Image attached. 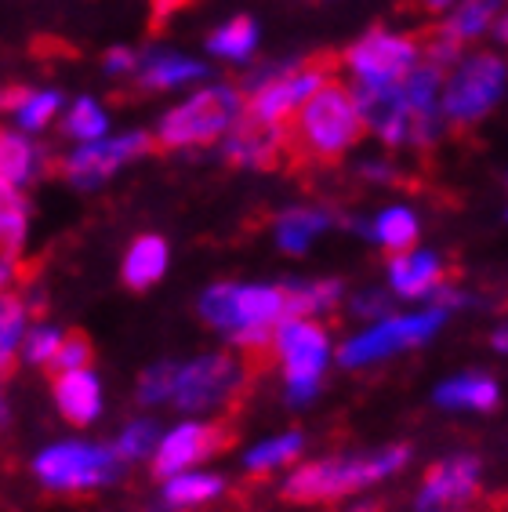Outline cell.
Segmentation results:
<instances>
[{
    "mask_svg": "<svg viewBox=\"0 0 508 512\" xmlns=\"http://www.w3.org/2000/svg\"><path fill=\"white\" fill-rule=\"evenodd\" d=\"M367 135L360 109L352 91L342 80L331 77L305 99L298 117H287L280 124L284 138V168L291 171H327L338 168L360 138Z\"/></svg>",
    "mask_w": 508,
    "mask_h": 512,
    "instance_id": "obj_1",
    "label": "cell"
},
{
    "mask_svg": "<svg viewBox=\"0 0 508 512\" xmlns=\"http://www.w3.org/2000/svg\"><path fill=\"white\" fill-rule=\"evenodd\" d=\"M338 66H342V55H338V51H316V55H309V59H302V62H284V66L258 69V73L247 80L254 88V95L240 117L251 120V124L280 128L294 113V106L309 99L323 80H331L334 73H338Z\"/></svg>",
    "mask_w": 508,
    "mask_h": 512,
    "instance_id": "obj_2",
    "label": "cell"
},
{
    "mask_svg": "<svg viewBox=\"0 0 508 512\" xmlns=\"http://www.w3.org/2000/svg\"><path fill=\"white\" fill-rule=\"evenodd\" d=\"M403 462H407V447L400 444L378 454H363V458H331V462L302 465L298 473L287 476L280 498L291 505H331L381 476L396 473Z\"/></svg>",
    "mask_w": 508,
    "mask_h": 512,
    "instance_id": "obj_3",
    "label": "cell"
},
{
    "mask_svg": "<svg viewBox=\"0 0 508 512\" xmlns=\"http://www.w3.org/2000/svg\"><path fill=\"white\" fill-rule=\"evenodd\" d=\"M240 113H244V95L236 88L196 91L193 99L182 102V106L171 109V113L160 120V131H157V138H153V153L218 142V138L240 120Z\"/></svg>",
    "mask_w": 508,
    "mask_h": 512,
    "instance_id": "obj_4",
    "label": "cell"
},
{
    "mask_svg": "<svg viewBox=\"0 0 508 512\" xmlns=\"http://www.w3.org/2000/svg\"><path fill=\"white\" fill-rule=\"evenodd\" d=\"M254 378L244 371V364H236L233 353H215L200 356L193 364L178 367L175 378V404L186 411H204L211 404H225L229 414H240V407L251 400Z\"/></svg>",
    "mask_w": 508,
    "mask_h": 512,
    "instance_id": "obj_5",
    "label": "cell"
},
{
    "mask_svg": "<svg viewBox=\"0 0 508 512\" xmlns=\"http://www.w3.org/2000/svg\"><path fill=\"white\" fill-rule=\"evenodd\" d=\"M505 88V62L494 51H476L472 59L458 62L454 77L447 80V95H443V109L450 128L465 135V131L483 120L494 109V102L501 99Z\"/></svg>",
    "mask_w": 508,
    "mask_h": 512,
    "instance_id": "obj_6",
    "label": "cell"
},
{
    "mask_svg": "<svg viewBox=\"0 0 508 512\" xmlns=\"http://www.w3.org/2000/svg\"><path fill=\"white\" fill-rule=\"evenodd\" d=\"M120 458L113 447H84V444H59L37 458V476L48 491L77 494L95 491L102 483L117 480Z\"/></svg>",
    "mask_w": 508,
    "mask_h": 512,
    "instance_id": "obj_7",
    "label": "cell"
},
{
    "mask_svg": "<svg viewBox=\"0 0 508 512\" xmlns=\"http://www.w3.org/2000/svg\"><path fill=\"white\" fill-rule=\"evenodd\" d=\"M342 62H349L363 88H385V84H400L411 73L418 62V44L414 37H392L385 30H371L345 51Z\"/></svg>",
    "mask_w": 508,
    "mask_h": 512,
    "instance_id": "obj_8",
    "label": "cell"
},
{
    "mask_svg": "<svg viewBox=\"0 0 508 512\" xmlns=\"http://www.w3.org/2000/svg\"><path fill=\"white\" fill-rule=\"evenodd\" d=\"M236 418L225 414L211 425H178L175 433L164 436L157 458H153V476L157 480H171V476H182V469L196 465L207 454H222L236 444Z\"/></svg>",
    "mask_w": 508,
    "mask_h": 512,
    "instance_id": "obj_9",
    "label": "cell"
},
{
    "mask_svg": "<svg viewBox=\"0 0 508 512\" xmlns=\"http://www.w3.org/2000/svg\"><path fill=\"white\" fill-rule=\"evenodd\" d=\"M440 324H443V309H429V313H421V316H392V320H385L381 327L360 335L356 342L342 345L338 360H342L345 367H363V364H371V360H381V356L421 345L425 338L436 335Z\"/></svg>",
    "mask_w": 508,
    "mask_h": 512,
    "instance_id": "obj_10",
    "label": "cell"
},
{
    "mask_svg": "<svg viewBox=\"0 0 508 512\" xmlns=\"http://www.w3.org/2000/svg\"><path fill=\"white\" fill-rule=\"evenodd\" d=\"M479 498V462L472 454H458L436 462L421 480L418 512H469Z\"/></svg>",
    "mask_w": 508,
    "mask_h": 512,
    "instance_id": "obj_11",
    "label": "cell"
},
{
    "mask_svg": "<svg viewBox=\"0 0 508 512\" xmlns=\"http://www.w3.org/2000/svg\"><path fill=\"white\" fill-rule=\"evenodd\" d=\"M276 356L287 367V382H320L327 360V331L313 320H280L273 327Z\"/></svg>",
    "mask_w": 508,
    "mask_h": 512,
    "instance_id": "obj_12",
    "label": "cell"
},
{
    "mask_svg": "<svg viewBox=\"0 0 508 512\" xmlns=\"http://www.w3.org/2000/svg\"><path fill=\"white\" fill-rule=\"evenodd\" d=\"M138 153H153V135H124L113 142H88L80 146L66 164H55V171H62L66 178H73L77 186H95L102 178H109L124 160L138 157Z\"/></svg>",
    "mask_w": 508,
    "mask_h": 512,
    "instance_id": "obj_13",
    "label": "cell"
},
{
    "mask_svg": "<svg viewBox=\"0 0 508 512\" xmlns=\"http://www.w3.org/2000/svg\"><path fill=\"white\" fill-rule=\"evenodd\" d=\"M222 157L233 168L280 171L284 168V138H280V128L251 124V120L240 117L229 128V138L222 142Z\"/></svg>",
    "mask_w": 508,
    "mask_h": 512,
    "instance_id": "obj_14",
    "label": "cell"
},
{
    "mask_svg": "<svg viewBox=\"0 0 508 512\" xmlns=\"http://www.w3.org/2000/svg\"><path fill=\"white\" fill-rule=\"evenodd\" d=\"M51 389H55V404H59L62 418L69 425H91L98 414V400H102V389H98V378L91 371H69V375L51 378Z\"/></svg>",
    "mask_w": 508,
    "mask_h": 512,
    "instance_id": "obj_15",
    "label": "cell"
},
{
    "mask_svg": "<svg viewBox=\"0 0 508 512\" xmlns=\"http://www.w3.org/2000/svg\"><path fill=\"white\" fill-rule=\"evenodd\" d=\"M392 287H396V295L403 298H421L429 295L432 287H440L447 280V269L440 266V258L436 255H396L392 258Z\"/></svg>",
    "mask_w": 508,
    "mask_h": 512,
    "instance_id": "obj_16",
    "label": "cell"
},
{
    "mask_svg": "<svg viewBox=\"0 0 508 512\" xmlns=\"http://www.w3.org/2000/svg\"><path fill=\"white\" fill-rule=\"evenodd\" d=\"M167 269V244L160 237H138L124 258V284L131 291H146Z\"/></svg>",
    "mask_w": 508,
    "mask_h": 512,
    "instance_id": "obj_17",
    "label": "cell"
},
{
    "mask_svg": "<svg viewBox=\"0 0 508 512\" xmlns=\"http://www.w3.org/2000/svg\"><path fill=\"white\" fill-rule=\"evenodd\" d=\"M233 309H236V327L276 324L284 316V295H280V287H236Z\"/></svg>",
    "mask_w": 508,
    "mask_h": 512,
    "instance_id": "obj_18",
    "label": "cell"
},
{
    "mask_svg": "<svg viewBox=\"0 0 508 512\" xmlns=\"http://www.w3.org/2000/svg\"><path fill=\"white\" fill-rule=\"evenodd\" d=\"M284 295V316L287 320H305V316L323 313L331 309L342 295V284L338 280H320V284H287L280 287Z\"/></svg>",
    "mask_w": 508,
    "mask_h": 512,
    "instance_id": "obj_19",
    "label": "cell"
},
{
    "mask_svg": "<svg viewBox=\"0 0 508 512\" xmlns=\"http://www.w3.org/2000/svg\"><path fill=\"white\" fill-rule=\"evenodd\" d=\"M40 164V153L26 142V138L0 131V182L19 189L22 182H30L33 171Z\"/></svg>",
    "mask_w": 508,
    "mask_h": 512,
    "instance_id": "obj_20",
    "label": "cell"
},
{
    "mask_svg": "<svg viewBox=\"0 0 508 512\" xmlns=\"http://www.w3.org/2000/svg\"><path fill=\"white\" fill-rule=\"evenodd\" d=\"M204 77V66L200 62H186L175 59V55H157L149 59L138 73V88L142 91H164L175 88V84H186V80H200Z\"/></svg>",
    "mask_w": 508,
    "mask_h": 512,
    "instance_id": "obj_21",
    "label": "cell"
},
{
    "mask_svg": "<svg viewBox=\"0 0 508 512\" xmlns=\"http://www.w3.org/2000/svg\"><path fill=\"white\" fill-rule=\"evenodd\" d=\"M501 4H505V0H465V4L450 15V22H443V26H447V33L454 40L469 44L472 37L487 33L490 26H498Z\"/></svg>",
    "mask_w": 508,
    "mask_h": 512,
    "instance_id": "obj_22",
    "label": "cell"
},
{
    "mask_svg": "<svg viewBox=\"0 0 508 512\" xmlns=\"http://www.w3.org/2000/svg\"><path fill=\"white\" fill-rule=\"evenodd\" d=\"M327 229V215L323 211H309V207H294V211H284V215L276 218V240H280V247L284 251H305L309 247V240L316 237V233H323Z\"/></svg>",
    "mask_w": 508,
    "mask_h": 512,
    "instance_id": "obj_23",
    "label": "cell"
},
{
    "mask_svg": "<svg viewBox=\"0 0 508 512\" xmlns=\"http://www.w3.org/2000/svg\"><path fill=\"white\" fill-rule=\"evenodd\" d=\"M436 400L443 407H479V411H490V407L498 404V385H494V378L465 375L443 385L440 393H436Z\"/></svg>",
    "mask_w": 508,
    "mask_h": 512,
    "instance_id": "obj_24",
    "label": "cell"
},
{
    "mask_svg": "<svg viewBox=\"0 0 508 512\" xmlns=\"http://www.w3.org/2000/svg\"><path fill=\"white\" fill-rule=\"evenodd\" d=\"M225 483L218 476H171L164 487V505L167 509H196V505L215 502Z\"/></svg>",
    "mask_w": 508,
    "mask_h": 512,
    "instance_id": "obj_25",
    "label": "cell"
},
{
    "mask_svg": "<svg viewBox=\"0 0 508 512\" xmlns=\"http://www.w3.org/2000/svg\"><path fill=\"white\" fill-rule=\"evenodd\" d=\"M91 360H95V345L77 327V331H66L59 338V349L51 353V360L44 367H48V378H55V375H69V371H88Z\"/></svg>",
    "mask_w": 508,
    "mask_h": 512,
    "instance_id": "obj_26",
    "label": "cell"
},
{
    "mask_svg": "<svg viewBox=\"0 0 508 512\" xmlns=\"http://www.w3.org/2000/svg\"><path fill=\"white\" fill-rule=\"evenodd\" d=\"M374 233H378V240L385 244V251L396 258V255H407L414 247V240H418V222H414L411 211L389 207V211L378 218V229H374Z\"/></svg>",
    "mask_w": 508,
    "mask_h": 512,
    "instance_id": "obj_27",
    "label": "cell"
},
{
    "mask_svg": "<svg viewBox=\"0 0 508 512\" xmlns=\"http://www.w3.org/2000/svg\"><path fill=\"white\" fill-rule=\"evenodd\" d=\"M254 40H258V30H254L251 19H233L225 22L215 37L207 40V48L215 55H225V59H244L254 51Z\"/></svg>",
    "mask_w": 508,
    "mask_h": 512,
    "instance_id": "obj_28",
    "label": "cell"
},
{
    "mask_svg": "<svg viewBox=\"0 0 508 512\" xmlns=\"http://www.w3.org/2000/svg\"><path fill=\"white\" fill-rule=\"evenodd\" d=\"M298 451H302V436H298V433H284L280 440H273V444H262L258 451H251L247 465H251L258 476H265L269 469H280V465L294 462V458H298Z\"/></svg>",
    "mask_w": 508,
    "mask_h": 512,
    "instance_id": "obj_29",
    "label": "cell"
},
{
    "mask_svg": "<svg viewBox=\"0 0 508 512\" xmlns=\"http://www.w3.org/2000/svg\"><path fill=\"white\" fill-rule=\"evenodd\" d=\"M233 298H236V284H215V287H211V291L204 295V302H200V313H204L207 324L233 331V327H236Z\"/></svg>",
    "mask_w": 508,
    "mask_h": 512,
    "instance_id": "obj_30",
    "label": "cell"
},
{
    "mask_svg": "<svg viewBox=\"0 0 508 512\" xmlns=\"http://www.w3.org/2000/svg\"><path fill=\"white\" fill-rule=\"evenodd\" d=\"M102 131H106V117H102V109H98L91 99H77L73 113L66 117V135L80 138V142H95Z\"/></svg>",
    "mask_w": 508,
    "mask_h": 512,
    "instance_id": "obj_31",
    "label": "cell"
},
{
    "mask_svg": "<svg viewBox=\"0 0 508 512\" xmlns=\"http://www.w3.org/2000/svg\"><path fill=\"white\" fill-rule=\"evenodd\" d=\"M175 378H178L175 364L149 367L146 375L138 378V400H142V404H160V400H167V396L175 393Z\"/></svg>",
    "mask_w": 508,
    "mask_h": 512,
    "instance_id": "obj_32",
    "label": "cell"
},
{
    "mask_svg": "<svg viewBox=\"0 0 508 512\" xmlns=\"http://www.w3.org/2000/svg\"><path fill=\"white\" fill-rule=\"evenodd\" d=\"M26 324V306H22L19 291H0V345L15 349Z\"/></svg>",
    "mask_w": 508,
    "mask_h": 512,
    "instance_id": "obj_33",
    "label": "cell"
},
{
    "mask_svg": "<svg viewBox=\"0 0 508 512\" xmlns=\"http://www.w3.org/2000/svg\"><path fill=\"white\" fill-rule=\"evenodd\" d=\"M153 444H157V425L135 422V425H127L124 436H120V444L113 447V451H117V458H146V454H153Z\"/></svg>",
    "mask_w": 508,
    "mask_h": 512,
    "instance_id": "obj_34",
    "label": "cell"
},
{
    "mask_svg": "<svg viewBox=\"0 0 508 512\" xmlns=\"http://www.w3.org/2000/svg\"><path fill=\"white\" fill-rule=\"evenodd\" d=\"M55 113H59V95H55V91H44V95L33 91V99L19 109V120H22V128L37 131V128H44Z\"/></svg>",
    "mask_w": 508,
    "mask_h": 512,
    "instance_id": "obj_35",
    "label": "cell"
},
{
    "mask_svg": "<svg viewBox=\"0 0 508 512\" xmlns=\"http://www.w3.org/2000/svg\"><path fill=\"white\" fill-rule=\"evenodd\" d=\"M193 4L196 0H149V37H160L171 26V19Z\"/></svg>",
    "mask_w": 508,
    "mask_h": 512,
    "instance_id": "obj_36",
    "label": "cell"
},
{
    "mask_svg": "<svg viewBox=\"0 0 508 512\" xmlns=\"http://www.w3.org/2000/svg\"><path fill=\"white\" fill-rule=\"evenodd\" d=\"M59 338H62V331H55V327H37V331H30V338H26V360H30V364H48L51 353L59 349Z\"/></svg>",
    "mask_w": 508,
    "mask_h": 512,
    "instance_id": "obj_37",
    "label": "cell"
},
{
    "mask_svg": "<svg viewBox=\"0 0 508 512\" xmlns=\"http://www.w3.org/2000/svg\"><path fill=\"white\" fill-rule=\"evenodd\" d=\"M352 309H356V316H385L389 295H385V291H367V295H360L352 302Z\"/></svg>",
    "mask_w": 508,
    "mask_h": 512,
    "instance_id": "obj_38",
    "label": "cell"
},
{
    "mask_svg": "<svg viewBox=\"0 0 508 512\" xmlns=\"http://www.w3.org/2000/svg\"><path fill=\"white\" fill-rule=\"evenodd\" d=\"M33 99V91L26 84H11V88H0V113H19L26 102Z\"/></svg>",
    "mask_w": 508,
    "mask_h": 512,
    "instance_id": "obj_39",
    "label": "cell"
},
{
    "mask_svg": "<svg viewBox=\"0 0 508 512\" xmlns=\"http://www.w3.org/2000/svg\"><path fill=\"white\" fill-rule=\"evenodd\" d=\"M15 367H19L15 353H11L8 345H0V422L8 418V404H4V385H8V378L15 375Z\"/></svg>",
    "mask_w": 508,
    "mask_h": 512,
    "instance_id": "obj_40",
    "label": "cell"
},
{
    "mask_svg": "<svg viewBox=\"0 0 508 512\" xmlns=\"http://www.w3.org/2000/svg\"><path fill=\"white\" fill-rule=\"evenodd\" d=\"M138 66V59L131 55V51H124V48H113L106 55V69L109 73H127V69H135Z\"/></svg>",
    "mask_w": 508,
    "mask_h": 512,
    "instance_id": "obj_41",
    "label": "cell"
},
{
    "mask_svg": "<svg viewBox=\"0 0 508 512\" xmlns=\"http://www.w3.org/2000/svg\"><path fill=\"white\" fill-rule=\"evenodd\" d=\"M320 382H291V400L294 404H305V400H313Z\"/></svg>",
    "mask_w": 508,
    "mask_h": 512,
    "instance_id": "obj_42",
    "label": "cell"
},
{
    "mask_svg": "<svg viewBox=\"0 0 508 512\" xmlns=\"http://www.w3.org/2000/svg\"><path fill=\"white\" fill-rule=\"evenodd\" d=\"M454 0H414V8L418 11H429V15H436V11H443V8H450Z\"/></svg>",
    "mask_w": 508,
    "mask_h": 512,
    "instance_id": "obj_43",
    "label": "cell"
},
{
    "mask_svg": "<svg viewBox=\"0 0 508 512\" xmlns=\"http://www.w3.org/2000/svg\"><path fill=\"white\" fill-rule=\"evenodd\" d=\"M352 512H385V505H381V502H367V505H356Z\"/></svg>",
    "mask_w": 508,
    "mask_h": 512,
    "instance_id": "obj_44",
    "label": "cell"
}]
</instances>
